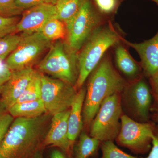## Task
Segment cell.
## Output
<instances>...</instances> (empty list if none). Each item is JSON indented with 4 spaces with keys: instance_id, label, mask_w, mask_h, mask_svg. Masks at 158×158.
<instances>
[{
    "instance_id": "cell-1",
    "label": "cell",
    "mask_w": 158,
    "mask_h": 158,
    "mask_svg": "<svg viewBox=\"0 0 158 158\" xmlns=\"http://www.w3.org/2000/svg\"><path fill=\"white\" fill-rule=\"evenodd\" d=\"M49 115L15 118L0 145V158H33L38 150Z\"/></svg>"
},
{
    "instance_id": "cell-2",
    "label": "cell",
    "mask_w": 158,
    "mask_h": 158,
    "mask_svg": "<svg viewBox=\"0 0 158 158\" xmlns=\"http://www.w3.org/2000/svg\"><path fill=\"white\" fill-rule=\"evenodd\" d=\"M83 106V122L90 126L102 102L114 94L120 93L125 87L124 80L109 59L101 61L90 74Z\"/></svg>"
},
{
    "instance_id": "cell-3",
    "label": "cell",
    "mask_w": 158,
    "mask_h": 158,
    "mask_svg": "<svg viewBox=\"0 0 158 158\" xmlns=\"http://www.w3.org/2000/svg\"><path fill=\"white\" fill-rule=\"evenodd\" d=\"M121 37L110 27L94 30L77 57L78 76L74 86L75 89L83 87L84 83L96 68L105 52L118 43Z\"/></svg>"
},
{
    "instance_id": "cell-4",
    "label": "cell",
    "mask_w": 158,
    "mask_h": 158,
    "mask_svg": "<svg viewBox=\"0 0 158 158\" xmlns=\"http://www.w3.org/2000/svg\"><path fill=\"white\" fill-rule=\"evenodd\" d=\"M45 57L38 64L40 73L64 81L74 87L78 76L76 54L66 44L59 41L51 45Z\"/></svg>"
},
{
    "instance_id": "cell-5",
    "label": "cell",
    "mask_w": 158,
    "mask_h": 158,
    "mask_svg": "<svg viewBox=\"0 0 158 158\" xmlns=\"http://www.w3.org/2000/svg\"><path fill=\"white\" fill-rule=\"evenodd\" d=\"M120 94H114L102 102L90 125V137L101 142L116 140L121 128Z\"/></svg>"
},
{
    "instance_id": "cell-6",
    "label": "cell",
    "mask_w": 158,
    "mask_h": 158,
    "mask_svg": "<svg viewBox=\"0 0 158 158\" xmlns=\"http://www.w3.org/2000/svg\"><path fill=\"white\" fill-rule=\"evenodd\" d=\"M121 128L116 140L120 146L133 152L146 153L151 148L156 127L151 123L135 121L127 115H122Z\"/></svg>"
},
{
    "instance_id": "cell-7",
    "label": "cell",
    "mask_w": 158,
    "mask_h": 158,
    "mask_svg": "<svg viewBox=\"0 0 158 158\" xmlns=\"http://www.w3.org/2000/svg\"><path fill=\"white\" fill-rule=\"evenodd\" d=\"M99 18L90 0H83L77 14L65 24L69 49L76 54L84 45L98 23Z\"/></svg>"
},
{
    "instance_id": "cell-8",
    "label": "cell",
    "mask_w": 158,
    "mask_h": 158,
    "mask_svg": "<svg viewBox=\"0 0 158 158\" xmlns=\"http://www.w3.org/2000/svg\"><path fill=\"white\" fill-rule=\"evenodd\" d=\"M41 99L47 113L53 116L70 109L77 92L73 85L40 73Z\"/></svg>"
},
{
    "instance_id": "cell-9",
    "label": "cell",
    "mask_w": 158,
    "mask_h": 158,
    "mask_svg": "<svg viewBox=\"0 0 158 158\" xmlns=\"http://www.w3.org/2000/svg\"><path fill=\"white\" fill-rule=\"evenodd\" d=\"M24 35L17 47L6 59L5 64L11 71L32 67L52 45L40 32Z\"/></svg>"
},
{
    "instance_id": "cell-10",
    "label": "cell",
    "mask_w": 158,
    "mask_h": 158,
    "mask_svg": "<svg viewBox=\"0 0 158 158\" xmlns=\"http://www.w3.org/2000/svg\"><path fill=\"white\" fill-rule=\"evenodd\" d=\"M36 70L32 67L13 71L0 92V103L8 110L17 102L31 82Z\"/></svg>"
},
{
    "instance_id": "cell-11",
    "label": "cell",
    "mask_w": 158,
    "mask_h": 158,
    "mask_svg": "<svg viewBox=\"0 0 158 158\" xmlns=\"http://www.w3.org/2000/svg\"><path fill=\"white\" fill-rule=\"evenodd\" d=\"M152 98L151 89L143 79L138 80L129 90L127 102L139 122H149Z\"/></svg>"
},
{
    "instance_id": "cell-12",
    "label": "cell",
    "mask_w": 158,
    "mask_h": 158,
    "mask_svg": "<svg viewBox=\"0 0 158 158\" xmlns=\"http://www.w3.org/2000/svg\"><path fill=\"white\" fill-rule=\"evenodd\" d=\"M56 17L55 5L43 4L25 10L18 23L16 33L30 34L40 32L46 23Z\"/></svg>"
},
{
    "instance_id": "cell-13",
    "label": "cell",
    "mask_w": 158,
    "mask_h": 158,
    "mask_svg": "<svg viewBox=\"0 0 158 158\" xmlns=\"http://www.w3.org/2000/svg\"><path fill=\"white\" fill-rule=\"evenodd\" d=\"M70 109L53 116L51 127L43 143L44 146L59 148L70 155L72 148L68 138V121Z\"/></svg>"
},
{
    "instance_id": "cell-14",
    "label": "cell",
    "mask_w": 158,
    "mask_h": 158,
    "mask_svg": "<svg viewBox=\"0 0 158 158\" xmlns=\"http://www.w3.org/2000/svg\"><path fill=\"white\" fill-rule=\"evenodd\" d=\"M121 39L139 54L142 68L147 76L150 77L158 71V32L151 39L140 43H132Z\"/></svg>"
},
{
    "instance_id": "cell-15",
    "label": "cell",
    "mask_w": 158,
    "mask_h": 158,
    "mask_svg": "<svg viewBox=\"0 0 158 158\" xmlns=\"http://www.w3.org/2000/svg\"><path fill=\"white\" fill-rule=\"evenodd\" d=\"M86 90L85 87H82L77 92L70 108L68 121V138L72 148L83 127L82 112Z\"/></svg>"
},
{
    "instance_id": "cell-16",
    "label": "cell",
    "mask_w": 158,
    "mask_h": 158,
    "mask_svg": "<svg viewBox=\"0 0 158 158\" xmlns=\"http://www.w3.org/2000/svg\"><path fill=\"white\" fill-rule=\"evenodd\" d=\"M14 118H34L47 113L42 100L15 104L8 110Z\"/></svg>"
},
{
    "instance_id": "cell-17",
    "label": "cell",
    "mask_w": 158,
    "mask_h": 158,
    "mask_svg": "<svg viewBox=\"0 0 158 158\" xmlns=\"http://www.w3.org/2000/svg\"><path fill=\"white\" fill-rule=\"evenodd\" d=\"M115 57L117 67L125 75L129 77H135L138 75L140 73L139 66L122 46L116 47Z\"/></svg>"
},
{
    "instance_id": "cell-18",
    "label": "cell",
    "mask_w": 158,
    "mask_h": 158,
    "mask_svg": "<svg viewBox=\"0 0 158 158\" xmlns=\"http://www.w3.org/2000/svg\"><path fill=\"white\" fill-rule=\"evenodd\" d=\"M83 0H57L55 5L56 18L65 24L75 16Z\"/></svg>"
},
{
    "instance_id": "cell-19",
    "label": "cell",
    "mask_w": 158,
    "mask_h": 158,
    "mask_svg": "<svg viewBox=\"0 0 158 158\" xmlns=\"http://www.w3.org/2000/svg\"><path fill=\"white\" fill-rule=\"evenodd\" d=\"M101 142L83 132L79 135L74 153L75 158H89L97 151Z\"/></svg>"
},
{
    "instance_id": "cell-20",
    "label": "cell",
    "mask_w": 158,
    "mask_h": 158,
    "mask_svg": "<svg viewBox=\"0 0 158 158\" xmlns=\"http://www.w3.org/2000/svg\"><path fill=\"white\" fill-rule=\"evenodd\" d=\"M40 32L51 42L63 39L67 35L65 23L56 17L49 20L43 27Z\"/></svg>"
},
{
    "instance_id": "cell-21",
    "label": "cell",
    "mask_w": 158,
    "mask_h": 158,
    "mask_svg": "<svg viewBox=\"0 0 158 158\" xmlns=\"http://www.w3.org/2000/svg\"><path fill=\"white\" fill-rule=\"evenodd\" d=\"M40 99H41L40 73L36 70L28 86L15 103L34 101Z\"/></svg>"
},
{
    "instance_id": "cell-22",
    "label": "cell",
    "mask_w": 158,
    "mask_h": 158,
    "mask_svg": "<svg viewBox=\"0 0 158 158\" xmlns=\"http://www.w3.org/2000/svg\"><path fill=\"white\" fill-rule=\"evenodd\" d=\"M16 33L9 34L0 37V61L6 60L16 48L24 37Z\"/></svg>"
},
{
    "instance_id": "cell-23",
    "label": "cell",
    "mask_w": 158,
    "mask_h": 158,
    "mask_svg": "<svg viewBox=\"0 0 158 158\" xmlns=\"http://www.w3.org/2000/svg\"><path fill=\"white\" fill-rule=\"evenodd\" d=\"M102 155L100 158H138L123 151L113 141H109L101 143Z\"/></svg>"
},
{
    "instance_id": "cell-24",
    "label": "cell",
    "mask_w": 158,
    "mask_h": 158,
    "mask_svg": "<svg viewBox=\"0 0 158 158\" xmlns=\"http://www.w3.org/2000/svg\"><path fill=\"white\" fill-rule=\"evenodd\" d=\"M19 19L17 16H0V37L16 33V27Z\"/></svg>"
},
{
    "instance_id": "cell-25",
    "label": "cell",
    "mask_w": 158,
    "mask_h": 158,
    "mask_svg": "<svg viewBox=\"0 0 158 158\" xmlns=\"http://www.w3.org/2000/svg\"><path fill=\"white\" fill-rule=\"evenodd\" d=\"M14 118L8 110L0 103V145Z\"/></svg>"
},
{
    "instance_id": "cell-26",
    "label": "cell",
    "mask_w": 158,
    "mask_h": 158,
    "mask_svg": "<svg viewBox=\"0 0 158 158\" xmlns=\"http://www.w3.org/2000/svg\"><path fill=\"white\" fill-rule=\"evenodd\" d=\"M15 1V0H0V16L14 17L23 12L16 7Z\"/></svg>"
},
{
    "instance_id": "cell-27",
    "label": "cell",
    "mask_w": 158,
    "mask_h": 158,
    "mask_svg": "<svg viewBox=\"0 0 158 158\" xmlns=\"http://www.w3.org/2000/svg\"><path fill=\"white\" fill-rule=\"evenodd\" d=\"M56 1L57 0H15V4L18 9L24 11L41 4L55 5Z\"/></svg>"
},
{
    "instance_id": "cell-28",
    "label": "cell",
    "mask_w": 158,
    "mask_h": 158,
    "mask_svg": "<svg viewBox=\"0 0 158 158\" xmlns=\"http://www.w3.org/2000/svg\"><path fill=\"white\" fill-rule=\"evenodd\" d=\"M98 8L102 12L109 14L113 12L116 7L117 0H94Z\"/></svg>"
},
{
    "instance_id": "cell-29",
    "label": "cell",
    "mask_w": 158,
    "mask_h": 158,
    "mask_svg": "<svg viewBox=\"0 0 158 158\" xmlns=\"http://www.w3.org/2000/svg\"><path fill=\"white\" fill-rule=\"evenodd\" d=\"M149 78L152 94L154 99V106L152 109L155 111V113H158V71Z\"/></svg>"
},
{
    "instance_id": "cell-30",
    "label": "cell",
    "mask_w": 158,
    "mask_h": 158,
    "mask_svg": "<svg viewBox=\"0 0 158 158\" xmlns=\"http://www.w3.org/2000/svg\"><path fill=\"white\" fill-rule=\"evenodd\" d=\"M11 72L6 64L4 65H0V92L3 85L9 80L11 76Z\"/></svg>"
},
{
    "instance_id": "cell-31",
    "label": "cell",
    "mask_w": 158,
    "mask_h": 158,
    "mask_svg": "<svg viewBox=\"0 0 158 158\" xmlns=\"http://www.w3.org/2000/svg\"><path fill=\"white\" fill-rule=\"evenodd\" d=\"M151 147L148 156L145 158H158V134L155 132L154 136L152 141Z\"/></svg>"
},
{
    "instance_id": "cell-32",
    "label": "cell",
    "mask_w": 158,
    "mask_h": 158,
    "mask_svg": "<svg viewBox=\"0 0 158 158\" xmlns=\"http://www.w3.org/2000/svg\"><path fill=\"white\" fill-rule=\"evenodd\" d=\"M51 158H65V156L61 152L56 150L52 152Z\"/></svg>"
},
{
    "instance_id": "cell-33",
    "label": "cell",
    "mask_w": 158,
    "mask_h": 158,
    "mask_svg": "<svg viewBox=\"0 0 158 158\" xmlns=\"http://www.w3.org/2000/svg\"><path fill=\"white\" fill-rule=\"evenodd\" d=\"M33 158H43L42 153L40 151L38 150L37 152H36V153L35 154V155H34Z\"/></svg>"
},
{
    "instance_id": "cell-34",
    "label": "cell",
    "mask_w": 158,
    "mask_h": 158,
    "mask_svg": "<svg viewBox=\"0 0 158 158\" xmlns=\"http://www.w3.org/2000/svg\"><path fill=\"white\" fill-rule=\"evenodd\" d=\"M154 120L158 123V113H155L153 116Z\"/></svg>"
},
{
    "instance_id": "cell-35",
    "label": "cell",
    "mask_w": 158,
    "mask_h": 158,
    "mask_svg": "<svg viewBox=\"0 0 158 158\" xmlns=\"http://www.w3.org/2000/svg\"><path fill=\"white\" fill-rule=\"evenodd\" d=\"M152 1H153L156 3L157 5L158 6V0H152Z\"/></svg>"
},
{
    "instance_id": "cell-36",
    "label": "cell",
    "mask_w": 158,
    "mask_h": 158,
    "mask_svg": "<svg viewBox=\"0 0 158 158\" xmlns=\"http://www.w3.org/2000/svg\"><path fill=\"white\" fill-rule=\"evenodd\" d=\"M2 61H0V65H1V64H2Z\"/></svg>"
}]
</instances>
